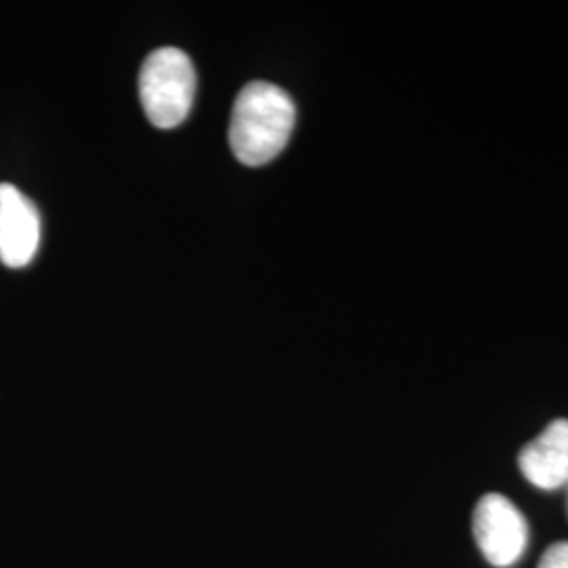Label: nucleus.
<instances>
[{
    "label": "nucleus",
    "mask_w": 568,
    "mask_h": 568,
    "mask_svg": "<svg viewBox=\"0 0 568 568\" xmlns=\"http://www.w3.org/2000/svg\"><path fill=\"white\" fill-rule=\"evenodd\" d=\"M295 103L272 82H248L239 93L230 119V148L246 166L274 161L295 129Z\"/></svg>",
    "instance_id": "obj_1"
},
{
    "label": "nucleus",
    "mask_w": 568,
    "mask_h": 568,
    "mask_svg": "<svg viewBox=\"0 0 568 568\" xmlns=\"http://www.w3.org/2000/svg\"><path fill=\"white\" fill-rule=\"evenodd\" d=\"M194 93L196 72L182 49L163 47L145 58L140 72V100L154 126H180L192 110Z\"/></svg>",
    "instance_id": "obj_2"
},
{
    "label": "nucleus",
    "mask_w": 568,
    "mask_h": 568,
    "mask_svg": "<svg viewBox=\"0 0 568 568\" xmlns=\"http://www.w3.org/2000/svg\"><path fill=\"white\" fill-rule=\"evenodd\" d=\"M471 528L478 548L493 567H511L527 551V520L506 495L488 493L480 497Z\"/></svg>",
    "instance_id": "obj_3"
},
{
    "label": "nucleus",
    "mask_w": 568,
    "mask_h": 568,
    "mask_svg": "<svg viewBox=\"0 0 568 568\" xmlns=\"http://www.w3.org/2000/svg\"><path fill=\"white\" fill-rule=\"evenodd\" d=\"M41 246V213L23 192L0 183V262L7 267L32 264Z\"/></svg>",
    "instance_id": "obj_4"
},
{
    "label": "nucleus",
    "mask_w": 568,
    "mask_h": 568,
    "mask_svg": "<svg viewBox=\"0 0 568 568\" xmlns=\"http://www.w3.org/2000/svg\"><path fill=\"white\" fill-rule=\"evenodd\" d=\"M520 471L532 487L556 490L568 483V419L551 422L518 457Z\"/></svg>",
    "instance_id": "obj_5"
},
{
    "label": "nucleus",
    "mask_w": 568,
    "mask_h": 568,
    "mask_svg": "<svg viewBox=\"0 0 568 568\" xmlns=\"http://www.w3.org/2000/svg\"><path fill=\"white\" fill-rule=\"evenodd\" d=\"M537 568H568V541L549 546Z\"/></svg>",
    "instance_id": "obj_6"
},
{
    "label": "nucleus",
    "mask_w": 568,
    "mask_h": 568,
    "mask_svg": "<svg viewBox=\"0 0 568 568\" xmlns=\"http://www.w3.org/2000/svg\"><path fill=\"white\" fill-rule=\"evenodd\" d=\"M567 487H568V483H567Z\"/></svg>",
    "instance_id": "obj_7"
}]
</instances>
